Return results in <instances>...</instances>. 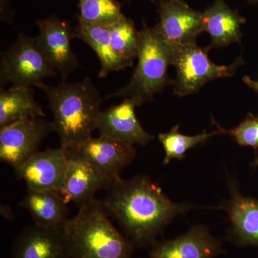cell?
Returning a JSON list of instances; mask_svg holds the SVG:
<instances>
[{"mask_svg":"<svg viewBox=\"0 0 258 258\" xmlns=\"http://www.w3.org/2000/svg\"><path fill=\"white\" fill-rule=\"evenodd\" d=\"M219 134L216 131L211 133L204 132L203 134L196 136H186L179 133V125H177L171 129L170 132L159 134V141L165 152L164 164L166 165L169 164L173 159L181 160L185 157L186 152L190 149L198 144L205 143L209 139Z\"/></svg>","mask_w":258,"mask_h":258,"instance_id":"cell-23","label":"cell"},{"mask_svg":"<svg viewBox=\"0 0 258 258\" xmlns=\"http://www.w3.org/2000/svg\"><path fill=\"white\" fill-rule=\"evenodd\" d=\"M139 34L138 63L132 79L124 87L103 97L104 101L121 96L132 98L140 106L154 101L156 93L172 83L168 76V68L171 64L174 49L162 40L154 27L148 26L144 20Z\"/></svg>","mask_w":258,"mask_h":258,"instance_id":"cell-4","label":"cell"},{"mask_svg":"<svg viewBox=\"0 0 258 258\" xmlns=\"http://www.w3.org/2000/svg\"><path fill=\"white\" fill-rule=\"evenodd\" d=\"M30 117H46L35 99L32 87L12 86L9 89L1 90L0 128Z\"/></svg>","mask_w":258,"mask_h":258,"instance_id":"cell-20","label":"cell"},{"mask_svg":"<svg viewBox=\"0 0 258 258\" xmlns=\"http://www.w3.org/2000/svg\"><path fill=\"white\" fill-rule=\"evenodd\" d=\"M130 0H125V2H128ZM169 1L175 2V3H179V4L183 5H188L187 3L184 0H169Z\"/></svg>","mask_w":258,"mask_h":258,"instance_id":"cell-27","label":"cell"},{"mask_svg":"<svg viewBox=\"0 0 258 258\" xmlns=\"http://www.w3.org/2000/svg\"><path fill=\"white\" fill-rule=\"evenodd\" d=\"M244 17L231 9L225 0H214L203 13V32L211 37V47L228 46L231 43L241 44V26L245 23Z\"/></svg>","mask_w":258,"mask_h":258,"instance_id":"cell-17","label":"cell"},{"mask_svg":"<svg viewBox=\"0 0 258 258\" xmlns=\"http://www.w3.org/2000/svg\"><path fill=\"white\" fill-rule=\"evenodd\" d=\"M71 258H132L135 246L120 234L102 203L90 200L62 225Z\"/></svg>","mask_w":258,"mask_h":258,"instance_id":"cell-3","label":"cell"},{"mask_svg":"<svg viewBox=\"0 0 258 258\" xmlns=\"http://www.w3.org/2000/svg\"><path fill=\"white\" fill-rule=\"evenodd\" d=\"M248 3L251 5H257L258 0H248Z\"/></svg>","mask_w":258,"mask_h":258,"instance_id":"cell-28","label":"cell"},{"mask_svg":"<svg viewBox=\"0 0 258 258\" xmlns=\"http://www.w3.org/2000/svg\"><path fill=\"white\" fill-rule=\"evenodd\" d=\"M68 204L58 191L28 189L19 205L30 212L36 225L58 227L69 219Z\"/></svg>","mask_w":258,"mask_h":258,"instance_id":"cell-18","label":"cell"},{"mask_svg":"<svg viewBox=\"0 0 258 258\" xmlns=\"http://www.w3.org/2000/svg\"><path fill=\"white\" fill-rule=\"evenodd\" d=\"M58 74L47 60L34 37L19 33L14 43L2 52L0 60V88L8 83L13 86L39 88L45 78Z\"/></svg>","mask_w":258,"mask_h":258,"instance_id":"cell-5","label":"cell"},{"mask_svg":"<svg viewBox=\"0 0 258 258\" xmlns=\"http://www.w3.org/2000/svg\"><path fill=\"white\" fill-rule=\"evenodd\" d=\"M242 81L249 88H252V89L258 93V81H254V80L251 79L248 76H244L242 78Z\"/></svg>","mask_w":258,"mask_h":258,"instance_id":"cell-26","label":"cell"},{"mask_svg":"<svg viewBox=\"0 0 258 258\" xmlns=\"http://www.w3.org/2000/svg\"><path fill=\"white\" fill-rule=\"evenodd\" d=\"M15 13L10 9L9 0H1V20L2 21L7 22L14 26Z\"/></svg>","mask_w":258,"mask_h":258,"instance_id":"cell-25","label":"cell"},{"mask_svg":"<svg viewBox=\"0 0 258 258\" xmlns=\"http://www.w3.org/2000/svg\"><path fill=\"white\" fill-rule=\"evenodd\" d=\"M67 169L62 194L68 203L81 206L94 198L101 189H108L113 181L99 172L79 153L66 151Z\"/></svg>","mask_w":258,"mask_h":258,"instance_id":"cell-11","label":"cell"},{"mask_svg":"<svg viewBox=\"0 0 258 258\" xmlns=\"http://www.w3.org/2000/svg\"><path fill=\"white\" fill-rule=\"evenodd\" d=\"M39 29L36 37L37 45L44 55L55 68L61 81L66 82L70 75L79 67L77 55L71 47L74 38V30L66 20H60L56 15L37 20Z\"/></svg>","mask_w":258,"mask_h":258,"instance_id":"cell-8","label":"cell"},{"mask_svg":"<svg viewBox=\"0 0 258 258\" xmlns=\"http://www.w3.org/2000/svg\"><path fill=\"white\" fill-rule=\"evenodd\" d=\"M78 20L98 26L109 27L125 16L117 0H79Z\"/></svg>","mask_w":258,"mask_h":258,"instance_id":"cell-21","label":"cell"},{"mask_svg":"<svg viewBox=\"0 0 258 258\" xmlns=\"http://www.w3.org/2000/svg\"><path fill=\"white\" fill-rule=\"evenodd\" d=\"M230 199L217 209L227 212L231 227L227 239L239 246L258 247V200L244 196L238 184L229 179Z\"/></svg>","mask_w":258,"mask_h":258,"instance_id":"cell-14","label":"cell"},{"mask_svg":"<svg viewBox=\"0 0 258 258\" xmlns=\"http://www.w3.org/2000/svg\"><path fill=\"white\" fill-rule=\"evenodd\" d=\"M39 88L47 95L61 148L75 150L92 138L104 100L89 77L54 86L44 83Z\"/></svg>","mask_w":258,"mask_h":258,"instance_id":"cell-2","label":"cell"},{"mask_svg":"<svg viewBox=\"0 0 258 258\" xmlns=\"http://www.w3.org/2000/svg\"><path fill=\"white\" fill-rule=\"evenodd\" d=\"M252 166H258V157L256 158L253 162H252Z\"/></svg>","mask_w":258,"mask_h":258,"instance_id":"cell-29","label":"cell"},{"mask_svg":"<svg viewBox=\"0 0 258 258\" xmlns=\"http://www.w3.org/2000/svg\"><path fill=\"white\" fill-rule=\"evenodd\" d=\"M211 48L199 47L195 42L174 49L171 64L176 71L174 94L184 97L198 93L209 81L234 76L244 63L242 57L228 66L214 63L208 56Z\"/></svg>","mask_w":258,"mask_h":258,"instance_id":"cell-6","label":"cell"},{"mask_svg":"<svg viewBox=\"0 0 258 258\" xmlns=\"http://www.w3.org/2000/svg\"><path fill=\"white\" fill-rule=\"evenodd\" d=\"M137 103L131 98H124L120 104L100 112L96 129L100 135L134 145H147L154 136L147 133L136 115Z\"/></svg>","mask_w":258,"mask_h":258,"instance_id":"cell-15","label":"cell"},{"mask_svg":"<svg viewBox=\"0 0 258 258\" xmlns=\"http://www.w3.org/2000/svg\"><path fill=\"white\" fill-rule=\"evenodd\" d=\"M67 164V153L60 147L35 153L14 170L17 177L26 183L28 189L61 193Z\"/></svg>","mask_w":258,"mask_h":258,"instance_id":"cell-10","label":"cell"},{"mask_svg":"<svg viewBox=\"0 0 258 258\" xmlns=\"http://www.w3.org/2000/svg\"><path fill=\"white\" fill-rule=\"evenodd\" d=\"M159 22L154 26L162 40L173 49L196 42L203 32V13L169 0H159Z\"/></svg>","mask_w":258,"mask_h":258,"instance_id":"cell-9","label":"cell"},{"mask_svg":"<svg viewBox=\"0 0 258 258\" xmlns=\"http://www.w3.org/2000/svg\"><path fill=\"white\" fill-rule=\"evenodd\" d=\"M12 258H71L62 226L27 227L13 242Z\"/></svg>","mask_w":258,"mask_h":258,"instance_id":"cell-16","label":"cell"},{"mask_svg":"<svg viewBox=\"0 0 258 258\" xmlns=\"http://www.w3.org/2000/svg\"><path fill=\"white\" fill-rule=\"evenodd\" d=\"M110 27V26H109ZM109 27L98 26L79 22L74 29V37L86 42L96 52L99 59L100 78L110 73L132 67L134 61L125 60L115 53L110 40Z\"/></svg>","mask_w":258,"mask_h":258,"instance_id":"cell-19","label":"cell"},{"mask_svg":"<svg viewBox=\"0 0 258 258\" xmlns=\"http://www.w3.org/2000/svg\"><path fill=\"white\" fill-rule=\"evenodd\" d=\"M214 121V119H213ZM215 122V121H214ZM217 125V132L220 134H228L232 136L237 143L244 147H251L257 149L258 148V115L255 116L249 114L245 120L235 128L226 130L220 125Z\"/></svg>","mask_w":258,"mask_h":258,"instance_id":"cell-24","label":"cell"},{"mask_svg":"<svg viewBox=\"0 0 258 258\" xmlns=\"http://www.w3.org/2000/svg\"><path fill=\"white\" fill-rule=\"evenodd\" d=\"M73 151L86 158L113 182L119 179L120 171L132 164L136 157L133 145L101 135L98 138L88 139Z\"/></svg>","mask_w":258,"mask_h":258,"instance_id":"cell-13","label":"cell"},{"mask_svg":"<svg viewBox=\"0 0 258 258\" xmlns=\"http://www.w3.org/2000/svg\"><path fill=\"white\" fill-rule=\"evenodd\" d=\"M110 40L115 53L125 60L138 57L140 34L132 19L124 16L109 27Z\"/></svg>","mask_w":258,"mask_h":258,"instance_id":"cell-22","label":"cell"},{"mask_svg":"<svg viewBox=\"0 0 258 258\" xmlns=\"http://www.w3.org/2000/svg\"><path fill=\"white\" fill-rule=\"evenodd\" d=\"M149 249V258H214L225 252L221 241L202 225L174 240H157Z\"/></svg>","mask_w":258,"mask_h":258,"instance_id":"cell-12","label":"cell"},{"mask_svg":"<svg viewBox=\"0 0 258 258\" xmlns=\"http://www.w3.org/2000/svg\"><path fill=\"white\" fill-rule=\"evenodd\" d=\"M103 208L119 223L135 247L150 248L173 219L193 208L176 203L149 176L120 177L107 189Z\"/></svg>","mask_w":258,"mask_h":258,"instance_id":"cell-1","label":"cell"},{"mask_svg":"<svg viewBox=\"0 0 258 258\" xmlns=\"http://www.w3.org/2000/svg\"><path fill=\"white\" fill-rule=\"evenodd\" d=\"M52 122L42 117L19 120L0 128V159L15 169L38 152L40 144L51 132Z\"/></svg>","mask_w":258,"mask_h":258,"instance_id":"cell-7","label":"cell"}]
</instances>
